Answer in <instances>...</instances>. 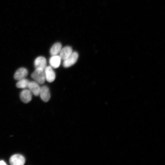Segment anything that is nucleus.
Listing matches in <instances>:
<instances>
[{
	"mask_svg": "<svg viewBox=\"0 0 165 165\" xmlns=\"http://www.w3.org/2000/svg\"><path fill=\"white\" fill-rule=\"evenodd\" d=\"M31 77L39 84H43L46 80L44 70L40 68H35L31 74Z\"/></svg>",
	"mask_w": 165,
	"mask_h": 165,
	"instance_id": "f257e3e1",
	"label": "nucleus"
},
{
	"mask_svg": "<svg viewBox=\"0 0 165 165\" xmlns=\"http://www.w3.org/2000/svg\"><path fill=\"white\" fill-rule=\"evenodd\" d=\"M78 56V54L77 52H72L69 57L64 60L63 66L65 68H68L74 65L77 61Z\"/></svg>",
	"mask_w": 165,
	"mask_h": 165,
	"instance_id": "f03ea898",
	"label": "nucleus"
},
{
	"mask_svg": "<svg viewBox=\"0 0 165 165\" xmlns=\"http://www.w3.org/2000/svg\"><path fill=\"white\" fill-rule=\"evenodd\" d=\"M9 163L12 165H23L25 161L24 157L19 154H14L9 159Z\"/></svg>",
	"mask_w": 165,
	"mask_h": 165,
	"instance_id": "7ed1b4c3",
	"label": "nucleus"
},
{
	"mask_svg": "<svg viewBox=\"0 0 165 165\" xmlns=\"http://www.w3.org/2000/svg\"><path fill=\"white\" fill-rule=\"evenodd\" d=\"M46 80L49 82H53L55 79L56 75L50 66H46L44 70Z\"/></svg>",
	"mask_w": 165,
	"mask_h": 165,
	"instance_id": "20e7f679",
	"label": "nucleus"
},
{
	"mask_svg": "<svg viewBox=\"0 0 165 165\" xmlns=\"http://www.w3.org/2000/svg\"><path fill=\"white\" fill-rule=\"evenodd\" d=\"M39 95L42 101L46 102L48 101L50 98V94L48 87L46 86H43L41 87Z\"/></svg>",
	"mask_w": 165,
	"mask_h": 165,
	"instance_id": "39448f33",
	"label": "nucleus"
},
{
	"mask_svg": "<svg viewBox=\"0 0 165 165\" xmlns=\"http://www.w3.org/2000/svg\"><path fill=\"white\" fill-rule=\"evenodd\" d=\"M31 92L29 89H25L20 93V97L21 101L24 103H28L31 100Z\"/></svg>",
	"mask_w": 165,
	"mask_h": 165,
	"instance_id": "423d86ee",
	"label": "nucleus"
},
{
	"mask_svg": "<svg viewBox=\"0 0 165 165\" xmlns=\"http://www.w3.org/2000/svg\"><path fill=\"white\" fill-rule=\"evenodd\" d=\"M28 88L34 95L38 96L39 95L41 87L35 81H30Z\"/></svg>",
	"mask_w": 165,
	"mask_h": 165,
	"instance_id": "0eeeda50",
	"label": "nucleus"
},
{
	"mask_svg": "<svg viewBox=\"0 0 165 165\" xmlns=\"http://www.w3.org/2000/svg\"><path fill=\"white\" fill-rule=\"evenodd\" d=\"M47 62L45 57L39 56L36 58L34 64L35 68H40L44 70L46 67Z\"/></svg>",
	"mask_w": 165,
	"mask_h": 165,
	"instance_id": "6e6552de",
	"label": "nucleus"
},
{
	"mask_svg": "<svg viewBox=\"0 0 165 165\" xmlns=\"http://www.w3.org/2000/svg\"><path fill=\"white\" fill-rule=\"evenodd\" d=\"M28 75L27 70L24 68H21L18 69L15 72L14 77L16 80H20L25 78Z\"/></svg>",
	"mask_w": 165,
	"mask_h": 165,
	"instance_id": "1a4fd4ad",
	"label": "nucleus"
},
{
	"mask_svg": "<svg viewBox=\"0 0 165 165\" xmlns=\"http://www.w3.org/2000/svg\"><path fill=\"white\" fill-rule=\"evenodd\" d=\"M61 61V59L59 56L57 55L52 56L49 60L50 66L52 68H57L60 65Z\"/></svg>",
	"mask_w": 165,
	"mask_h": 165,
	"instance_id": "9d476101",
	"label": "nucleus"
},
{
	"mask_svg": "<svg viewBox=\"0 0 165 165\" xmlns=\"http://www.w3.org/2000/svg\"><path fill=\"white\" fill-rule=\"evenodd\" d=\"M72 52L71 47L68 46H66L61 49L59 56L61 60H64L69 57Z\"/></svg>",
	"mask_w": 165,
	"mask_h": 165,
	"instance_id": "9b49d317",
	"label": "nucleus"
},
{
	"mask_svg": "<svg viewBox=\"0 0 165 165\" xmlns=\"http://www.w3.org/2000/svg\"><path fill=\"white\" fill-rule=\"evenodd\" d=\"M62 49V45L60 42H57L54 44L51 47L50 50V53L52 56L57 55Z\"/></svg>",
	"mask_w": 165,
	"mask_h": 165,
	"instance_id": "f8f14e48",
	"label": "nucleus"
},
{
	"mask_svg": "<svg viewBox=\"0 0 165 165\" xmlns=\"http://www.w3.org/2000/svg\"><path fill=\"white\" fill-rule=\"evenodd\" d=\"M30 81L25 78L18 80L16 84V86L18 88L25 89L28 87Z\"/></svg>",
	"mask_w": 165,
	"mask_h": 165,
	"instance_id": "ddd939ff",
	"label": "nucleus"
},
{
	"mask_svg": "<svg viewBox=\"0 0 165 165\" xmlns=\"http://www.w3.org/2000/svg\"><path fill=\"white\" fill-rule=\"evenodd\" d=\"M6 164L3 160H0V165H5Z\"/></svg>",
	"mask_w": 165,
	"mask_h": 165,
	"instance_id": "4468645a",
	"label": "nucleus"
}]
</instances>
